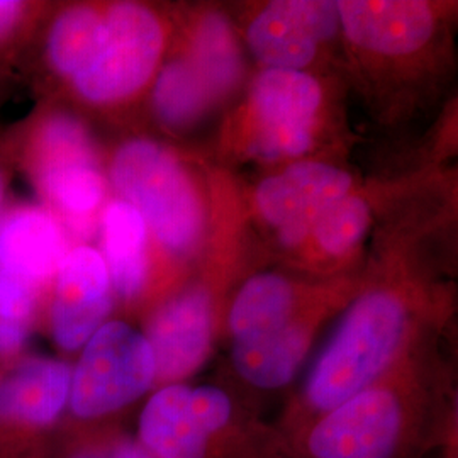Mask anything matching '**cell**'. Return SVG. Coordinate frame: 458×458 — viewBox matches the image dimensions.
Wrapping results in <instances>:
<instances>
[{
  "label": "cell",
  "mask_w": 458,
  "mask_h": 458,
  "mask_svg": "<svg viewBox=\"0 0 458 458\" xmlns=\"http://www.w3.org/2000/svg\"><path fill=\"white\" fill-rule=\"evenodd\" d=\"M455 414L425 376L399 361L387 374L312 421L297 458H423L450 437Z\"/></svg>",
  "instance_id": "1"
},
{
  "label": "cell",
  "mask_w": 458,
  "mask_h": 458,
  "mask_svg": "<svg viewBox=\"0 0 458 458\" xmlns=\"http://www.w3.org/2000/svg\"><path fill=\"white\" fill-rule=\"evenodd\" d=\"M411 331L412 311L403 295L393 291L360 295L346 310L302 387L276 421L278 428L294 443L319 416L404 360Z\"/></svg>",
  "instance_id": "2"
},
{
  "label": "cell",
  "mask_w": 458,
  "mask_h": 458,
  "mask_svg": "<svg viewBox=\"0 0 458 458\" xmlns=\"http://www.w3.org/2000/svg\"><path fill=\"white\" fill-rule=\"evenodd\" d=\"M138 443L151 458H297L277 423L208 384L158 387L140 414Z\"/></svg>",
  "instance_id": "3"
},
{
  "label": "cell",
  "mask_w": 458,
  "mask_h": 458,
  "mask_svg": "<svg viewBox=\"0 0 458 458\" xmlns=\"http://www.w3.org/2000/svg\"><path fill=\"white\" fill-rule=\"evenodd\" d=\"M111 179L164 248L175 255L196 248L204 229L202 204L189 174L166 148L151 140L124 143L115 151Z\"/></svg>",
  "instance_id": "4"
},
{
  "label": "cell",
  "mask_w": 458,
  "mask_h": 458,
  "mask_svg": "<svg viewBox=\"0 0 458 458\" xmlns=\"http://www.w3.org/2000/svg\"><path fill=\"white\" fill-rule=\"evenodd\" d=\"M157 386V365L147 336L124 321H106L83 346L72 370L70 410L98 421L126 410Z\"/></svg>",
  "instance_id": "5"
},
{
  "label": "cell",
  "mask_w": 458,
  "mask_h": 458,
  "mask_svg": "<svg viewBox=\"0 0 458 458\" xmlns=\"http://www.w3.org/2000/svg\"><path fill=\"white\" fill-rule=\"evenodd\" d=\"M107 33L94 62L70 85L98 106L123 102L151 79L164 51V28L148 7L115 2L106 7Z\"/></svg>",
  "instance_id": "6"
},
{
  "label": "cell",
  "mask_w": 458,
  "mask_h": 458,
  "mask_svg": "<svg viewBox=\"0 0 458 458\" xmlns=\"http://www.w3.org/2000/svg\"><path fill=\"white\" fill-rule=\"evenodd\" d=\"M257 132L250 151L277 160L306 153L312 145V126L321 104L319 83L299 70L268 68L251 92Z\"/></svg>",
  "instance_id": "7"
},
{
  "label": "cell",
  "mask_w": 458,
  "mask_h": 458,
  "mask_svg": "<svg viewBox=\"0 0 458 458\" xmlns=\"http://www.w3.org/2000/svg\"><path fill=\"white\" fill-rule=\"evenodd\" d=\"M113 310L111 278L106 259L90 246L66 251L55 276L49 325L53 340L75 352L106 323Z\"/></svg>",
  "instance_id": "8"
},
{
  "label": "cell",
  "mask_w": 458,
  "mask_h": 458,
  "mask_svg": "<svg viewBox=\"0 0 458 458\" xmlns=\"http://www.w3.org/2000/svg\"><path fill=\"white\" fill-rule=\"evenodd\" d=\"M213 301L204 287H189L151 314L147 340L157 365V386L181 384L197 372L211 352Z\"/></svg>",
  "instance_id": "9"
},
{
  "label": "cell",
  "mask_w": 458,
  "mask_h": 458,
  "mask_svg": "<svg viewBox=\"0 0 458 458\" xmlns=\"http://www.w3.org/2000/svg\"><path fill=\"white\" fill-rule=\"evenodd\" d=\"M352 187L350 175L331 165L302 162L289 166L259 185L257 204L263 217L278 229L285 245L301 243L318 217L344 199Z\"/></svg>",
  "instance_id": "10"
},
{
  "label": "cell",
  "mask_w": 458,
  "mask_h": 458,
  "mask_svg": "<svg viewBox=\"0 0 458 458\" xmlns=\"http://www.w3.org/2000/svg\"><path fill=\"white\" fill-rule=\"evenodd\" d=\"M336 2L278 0L268 4L248 28V43L270 68L299 70L310 65L321 41L336 33Z\"/></svg>",
  "instance_id": "11"
},
{
  "label": "cell",
  "mask_w": 458,
  "mask_h": 458,
  "mask_svg": "<svg viewBox=\"0 0 458 458\" xmlns=\"http://www.w3.org/2000/svg\"><path fill=\"white\" fill-rule=\"evenodd\" d=\"M66 233L45 206L16 204L0 216V268L43 289L66 255Z\"/></svg>",
  "instance_id": "12"
},
{
  "label": "cell",
  "mask_w": 458,
  "mask_h": 458,
  "mask_svg": "<svg viewBox=\"0 0 458 458\" xmlns=\"http://www.w3.org/2000/svg\"><path fill=\"white\" fill-rule=\"evenodd\" d=\"M346 36L361 48L384 55H406L425 45L433 16L425 2L344 0L336 2Z\"/></svg>",
  "instance_id": "13"
},
{
  "label": "cell",
  "mask_w": 458,
  "mask_h": 458,
  "mask_svg": "<svg viewBox=\"0 0 458 458\" xmlns=\"http://www.w3.org/2000/svg\"><path fill=\"white\" fill-rule=\"evenodd\" d=\"M72 369L65 361L34 357L0 374V421L49 426L65 410Z\"/></svg>",
  "instance_id": "14"
},
{
  "label": "cell",
  "mask_w": 458,
  "mask_h": 458,
  "mask_svg": "<svg viewBox=\"0 0 458 458\" xmlns=\"http://www.w3.org/2000/svg\"><path fill=\"white\" fill-rule=\"evenodd\" d=\"M321 314L308 312L276 333L236 342L231 346V365L250 387L278 391L297 376L311 350Z\"/></svg>",
  "instance_id": "15"
},
{
  "label": "cell",
  "mask_w": 458,
  "mask_h": 458,
  "mask_svg": "<svg viewBox=\"0 0 458 458\" xmlns=\"http://www.w3.org/2000/svg\"><path fill=\"white\" fill-rule=\"evenodd\" d=\"M21 164L31 182L73 165H98L92 136L77 115L51 111L36 115L22 134Z\"/></svg>",
  "instance_id": "16"
},
{
  "label": "cell",
  "mask_w": 458,
  "mask_h": 458,
  "mask_svg": "<svg viewBox=\"0 0 458 458\" xmlns=\"http://www.w3.org/2000/svg\"><path fill=\"white\" fill-rule=\"evenodd\" d=\"M314 311L297 294L294 285L276 274L248 280L231 304L229 335L233 344L260 338Z\"/></svg>",
  "instance_id": "17"
},
{
  "label": "cell",
  "mask_w": 458,
  "mask_h": 458,
  "mask_svg": "<svg viewBox=\"0 0 458 458\" xmlns=\"http://www.w3.org/2000/svg\"><path fill=\"white\" fill-rule=\"evenodd\" d=\"M148 228L145 219L124 200L111 202L102 214V245L109 278L123 299L143 293L148 280Z\"/></svg>",
  "instance_id": "18"
},
{
  "label": "cell",
  "mask_w": 458,
  "mask_h": 458,
  "mask_svg": "<svg viewBox=\"0 0 458 458\" xmlns=\"http://www.w3.org/2000/svg\"><path fill=\"white\" fill-rule=\"evenodd\" d=\"M106 33V7H66L53 19L47 34V62L51 72L66 82L77 79L94 62Z\"/></svg>",
  "instance_id": "19"
},
{
  "label": "cell",
  "mask_w": 458,
  "mask_h": 458,
  "mask_svg": "<svg viewBox=\"0 0 458 458\" xmlns=\"http://www.w3.org/2000/svg\"><path fill=\"white\" fill-rule=\"evenodd\" d=\"M191 65L213 98L225 96L234 87L240 79L242 60L225 17L211 14L200 22L194 38Z\"/></svg>",
  "instance_id": "20"
},
{
  "label": "cell",
  "mask_w": 458,
  "mask_h": 458,
  "mask_svg": "<svg viewBox=\"0 0 458 458\" xmlns=\"http://www.w3.org/2000/svg\"><path fill=\"white\" fill-rule=\"evenodd\" d=\"M211 100L208 87L191 62L185 60H175L165 66L153 89L157 114L168 126L177 128L194 123Z\"/></svg>",
  "instance_id": "21"
},
{
  "label": "cell",
  "mask_w": 458,
  "mask_h": 458,
  "mask_svg": "<svg viewBox=\"0 0 458 458\" xmlns=\"http://www.w3.org/2000/svg\"><path fill=\"white\" fill-rule=\"evenodd\" d=\"M370 225L369 206L360 197H348L331 204L314 225L318 243L329 255H344L360 242Z\"/></svg>",
  "instance_id": "22"
},
{
  "label": "cell",
  "mask_w": 458,
  "mask_h": 458,
  "mask_svg": "<svg viewBox=\"0 0 458 458\" xmlns=\"http://www.w3.org/2000/svg\"><path fill=\"white\" fill-rule=\"evenodd\" d=\"M39 287L0 268V318L28 323L33 318Z\"/></svg>",
  "instance_id": "23"
},
{
  "label": "cell",
  "mask_w": 458,
  "mask_h": 458,
  "mask_svg": "<svg viewBox=\"0 0 458 458\" xmlns=\"http://www.w3.org/2000/svg\"><path fill=\"white\" fill-rule=\"evenodd\" d=\"M33 13V7L26 2L0 0V47L13 41L16 34L28 28Z\"/></svg>",
  "instance_id": "24"
},
{
  "label": "cell",
  "mask_w": 458,
  "mask_h": 458,
  "mask_svg": "<svg viewBox=\"0 0 458 458\" xmlns=\"http://www.w3.org/2000/svg\"><path fill=\"white\" fill-rule=\"evenodd\" d=\"M28 323L0 318V357H13L28 340Z\"/></svg>",
  "instance_id": "25"
},
{
  "label": "cell",
  "mask_w": 458,
  "mask_h": 458,
  "mask_svg": "<svg viewBox=\"0 0 458 458\" xmlns=\"http://www.w3.org/2000/svg\"><path fill=\"white\" fill-rule=\"evenodd\" d=\"M4 187H5V183H4V175H2V172H0V202H2V196H4Z\"/></svg>",
  "instance_id": "26"
}]
</instances>
